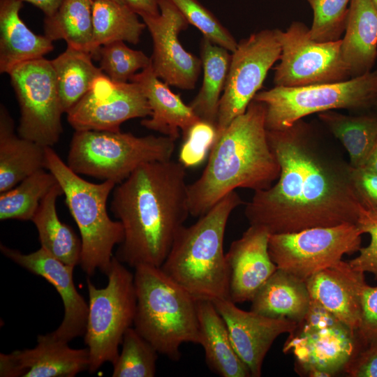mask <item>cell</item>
<instances>
[{
	"label": "cell",
	"instance_id": "6da1fadb",
	"mask_svg": "<svg viewBox=\"0 0 377 377\" xmlns=\"http://www.w3.org/2000/svg\"><path fill=\"white\" fill-rule=\"evenodd\" d=\"M267 134L280 174L276 183L254 191L246 204L249 225L281 234L356 224L362 205L352 186L349 163L303 119Z\"/></svg>",
	"mask_w": 377,
	"mask_h": 377
},
{
	"label": "cell",
	"instance_id": "7a4b0ae2",
	"mask_svg": "<svg viewBox=\"0 0 377 377\" xmlns=\"http://www.w3.org/2000/svg\"><path fill=\"white\" fill-rule=\"evenodd\" d=\"M110 210L124 234L115 258L161 267L190 215L185 167L171 159L142 165L115 186Z\"/></svg>",
	"mask_w": 377,
	"mask_h": 377
},
{
	"label": "cell",
	"instance_id": "3957f363",
	"mask_svg": "<svg viewBox=\"0 0 377 377\" xmlns=\"http://www.w3.org/2000/svg\"><path fill=\"white\" fill-rule=\"evenodd\" d=\"M279 174L267 139L265 105L253 100L216 136L202 175L188 184L190 215L200 217L236 188L267 189Z\"/></svg>",
	"mask_w": 377,
	"mask_h": 377
},
{
	"label": "cell",
	"instance_id": "277c9868",
	"mask_svg": "<svg viewBox=\"0 0 377 377\" xmlns=\"http://www.w3.org/2000/svg\"><path fill=\"white\" fill-rule=\"evenodd\" d=\"M242 203L233 191L195 223L184 226L161 267L197 300L229 299L224 235L230 214Z\"/></svg>",
	"mask_w": 377,
	"mask_h": 377
},
{
	"label": "cell",
	"instance_id": "5b68a950",
	"mask_svg": "<svg viewBox=\"0 0 377 377\" xmlns=\"http://www.w3.org/2000/svg\"><path fill=\"white\" fill-rule=\"evenodd\" d=\"M134 282V328L158 353L177 361L183 343L200 344L197 299L161 267H136Z\"/></svg>",
	"mask_w": 377,
	"mask_h": 377
},
{
	"label": "cell",
	"instance_id": "8992f818",
	"mask_svg": "<svg viewBox=\"0 0 377 377\" xmlns=\"http://www.w3.org/2000/svg\"><path fill=\"white\" fill-rule=\"evenodd\" d=\"M45 168L61 187L66 203L81 236L80 265L88 276L96 270L107 274L114 246L124 239V228L119 221L108 215L107 201L116 184L103 181L94 184L87 181L66 164L52 147H46Z\"/></svg>",
	"mask_w": 377,
	"mask_h": 377
},
{
	"label": "cell",
	"instance_id": "52a82bcc",
	"mask_svg": "<svg viewBox=\"0 0 377 377\" xmlns=\"http://www.w3.org/2000/svg\"><path fill=\"white\" fill-rule=\"evenodd\" d=\"M175 141L165 135L135 136L108 131H75L68 166L75 173L117 184L147 163L170 160Z\"/></svg>",
	"mask_w": 377,
	"mask_h": 377
},
{
	"label": "cell",
	"instance_id": "ba28073f",
	"mask_svg": "<svg viewBox=\"0 0 377 377\" xmlns=\"http://www.w3.org/2000/svg\"><path fill=\"white\" fill-rule=\"evenodd\" d=\"M253 100L264 104L267 130L285 129L314 113L364 110L377 103V69L350 79L302 87L260 91Z\"/></svg>",
	"mask_w": 377,
	"mask_h": 377
},
{
	"label": "cell",
	"instance_id": "9c48e42d",
	"mask_svg": "<svg viewBox=\"0 0 377 377\" xmlns=\"http://www.w3.org/2000/svg\"><path fill=\"white\" fill-rule=\"evenodd\" d=\"M102 288L88 278L89 310L84 343L89 352V371H96L105 362L113 364L126 331L134 323L137 297L132 274L114 256Z\"/></svg>",
	"mask_w": 377,
	"mask_h": 377
},
{
	"label": "cell",
	"instance_id": "30bf717a",
	"mask_svg": "<svg viewBox=\"0 0 377 377\" xmlns=\"http://www.w3.org/2000/svg\"><path fill=\"white\" fill-rule=\"evenodd\" d=\"M292 353L296 369L312 377L345 372L360 352L355 332L318 302L311 300L304 319L283 347Z\"/></svg>",
	"mask_w": 377,
	"mask_h": 377
},
{
	"label": "cell",
	"instance_id": "8fae6325",
	"mask_svg": "<svg viewBox=\"0 0 377 377\" xmlns=\"http://www.w3.org/2000/svg\"><path fill=\"white\" fill-rule=\"evenodd\" d=\"M362 235L350 223L270 234L269 253L277 268L306 281L341 261L345 254L359 251Z\"/></svg>",
	"mask_w": 377,
	"mask_h": 377
},
{
	"label": "cell",
	"instance_id": "7c38bea8",
	"mask_svg": "<svg viewBox=\"0 0 377 377\" xmlns=\"http://www.w3.org/2000/svg\"><path fill=\"white\" fill-rule=\"evenodd\" d=\"M281 45L279 63L274 67V86L284 87L343 81L350 77L341 52V39L318 42L309 27L293 22L282 31L277 29Z\"/></svg>",
	"mask_w": 377,
	"mask_h": 377
},
{
	"label": "cell",
	"instance_id": "4fadbf2b",
	"mask_svg": "<svg viewBox=\"0 0 377 377\" xmlns=\"http://www.w3.org/2000/svg\"><path fill=\"white\" fill-rule=\"evenodd\" d=\"M8 75L20 105L18 135L52 147L63 131L64 112L51 60L43 57L24 62Z\"/></svg>",
	"mask_w": 377,
	"mask_h": 377
},
{
	"label": "cell",
	"instance_id": "5bb4252c",
	"mask_svg": "<svg viewBox=\"0 0 377 377\" xmlns=\"http://www.w3.org/2000/svg\"><path fill=\"white\" fill-rule=\"evenodd\" d=\"M281 51L277 29L260 30L238 42L231 54L226 85L219 101L216 136L234 119L245 112L260 91L269 71L279 59Z\"/></svg>",
	"mask_w": 377,
	"mask_h": 377
},
{
	"label": "cell",
	"instance_id": "9a60e30c",
	"mask_svg": "<svg viewBox=\"0 0 377 377\" xmlns=\"http://www.w3.org/2000/svg\"><path fill=\"white\" fill-rule=\"evenodd\" d=\"M151 114L148 101L138 83L115 82L104 74L67 112V119L75 131H120L124 121Z\"/></svg>",
	"mask_w": 377,
	"mask_h": 377
},
{
	"label": "cell",
	"instance_id": "2e32d148",
	"mask_svg": "<svg viewBox=\"0 0 377 377\" xmlns=\"http://www.w3.org/2000/svg\"><path fill=\"white\" fill-rule=\"evenodd\" d=\"M159 9L156 16L141 17L153 40V71L169 86L193 89L202 69V61L186 51L179 40V34L189 24L170 0H161Z\"/></svg>",
	"mask_w": 377,
	"mask_h": 377
},
{
	"label": "cell",
	"instance_id": "e0dca14e",
	"mask_svg": "<svg viewBox=\"0 0 377 377\" xmlns=\"http://www.w3.org/2000/svg\"><path fill=\"white\" fill-rule=\"evenodd\" d=\"M0 251L15 264L43 277L59 294L64 305V318L52 334L68 343L84 336L89 306L75 288L73 274L75 267L53 257L41 247L25 254L1 244Z\"/></svg>",
	"mask_w": 377,
	"mask_h": 377
},
{
	"label": "cell",
	"instance_id": "ac0fdd59",
	"mask_svg": "<svg viewBox=\"0 0 377 377\" xmlns=\"http://www.w3.org/2000/svg\"><path fill=\"white\" fill-rule=\"evenodd\" d=\"M227 325L234 349L251 376L260 377L264 359L276 339L290 334L297 323L244 311L229 299L212 301Z\"/></svg>",
	"mask_w": 377,
	"mask_h": 377
},
{
	"label": "cell",
	"instance_id": "d6986e66",
	"mask_svg": "<svg viewBox=\"0 0 377 377\" xmlns=\"http://www.w3.org/2000/svg\"><path fill=\"white\" fill-rule=\"evenodd\" d=\"M89 364L87 348H72L50 332L39 334L32 348L0 353V376L74 377Z\"/></svg>",
	"mask_w": 377,
	"mask_h": 377
},
{
	"label": "cell",
	"instance_id": "ffe728a7",
	"mask_svg": "<svg viewBox=\"0 0 377 377\" xmlns=\"http://www.w3.org/2000/svg\"><path fill=\"white\" fill-rule=\"evenodd\" d=\"M269 235L265 228L250 225L231 243L226 260L229 300L232 302H251L278 269L269 253Z\"/></svg>",
	"mask_w": 377,
	"mask_h": 377
},
{
	"label": "cell",
	"instance_id": "44dd1931",
	"mask_svg": "<svg viewBox=\"0 0 377 377\" xmlns=\"http://www.w3.org/2000/svg\"><path fill=\"white\" fill-rule=\"evenodd\" d=\"M311 300L318 302L355 332L361 316L364 273L341 260L306 280Z\"/></svg>",
	"mask_w": 377,
	"mask_h": 377
},
{
	"label": "cell",
	"instance_id": "7402d4cb",
	"mask_svg": "<svg viewBox=\"0 0 377 377\" xmlns=\"http://www.w3.org/2000/svg\"><path fill=\"white\" fill-rule=\"evenodd\" d=\"M130 81L140 86L151 110L150 117L141 121L144 127L176 141L180 131L184 136L200 120L190 105L184 103L178 94L170 89L168 84L156 76L151 64L136 73Z\"/></svg>",
	"mask_w": 377,
	"mask_h": 377
},
{
	"label": "cell",
	"instance_id": "603a6c76",
	"mask_svg": "<svg viewBox=\"0 0 377 377\" xmlns=\"http://www.w3.org/2000/svg\"><path fill=\"white\" fill-rule=\"evenodd\" d=\"M22 0H0V72L9 74L17 66L43 58L54 45L45 36L34 34L20 16Z\"/></svg>",
	"mask_w": 377,
	"mask_h": 377
},
{
	"label": "cell",
	"instance_id": "cb8c5ba5",
	"mask_svg": "<svg viewBox=\"0 0 377 377\" xmlns=\"http://www.w3.org/2000/svg\"><path fill=\"white\" fill-rule=\"evenodd\" d=\"M341 52L350 77L372 71L377 59V10L370 0H351Z\"/></svg>",
	"mask_w": 377,
	"mask_h": 377
},
{
	"label": "cell",
	"instance_id": "d4e9b609",
	"mask_svg": "<svg viewBox=\"0 0 377 377\" xmlns=\"http://www.w3.org/2000/svg\"><path fill=\"white\" fill-rule=\"evenodd\" d=\"M46 147L17 135L8 111L0 107V193L45 168Z\"/></svg>",
	"mask_w": 377,
	"mask_h": 377
},
{
	"label": "cell",
	"instance_id": "484cf974",
	"mask_svg": "<svg viewBox=\"0 0 377 377\" xmlns=\"http://www.w3.org/2000/svg\"><path fill=\"white\" fill-rule=\"evenodd\" d=\"M201 345L206 364L221 377H249L251 374L232 344L226 322L212 301L198 300Z\"/></svg>",
	"mask_w": 377,
	"mask_h": 377
},
{
	"label": "cell",
	"instance_id": "4316f807",
	"mask_svg": "<svg viewBox=\"0 0 377 377\" xmlns=\"http://www.w3.org/2000/svg\"><path fill=\"white\" fill-rule=\"evenodd\" d=\"M311 300L304 281L278 268L251 301V310L299 323L305 317Z\"/></svg>",
	"mask_w": 377,
	"mask_h": 377
},
{
	"label": "cell",
	"instance_id": "83f0119b",
	"mask_svg": "<svg viewBox=\"0 0 377 377\" xmlns=\"http://www.w3.org/2000/svg\"><path fill=\"white\" fill-rule=\"evenodd\" d=\"M63 194L57 182L41 200L31 221L37 229L40 247L75 267L80 263L82 242L73 230L61 222L57 215V199Z\"/></svg>",
	"mask_w": 377,
	"mask_h": 377
},
{
	"label": "cell",
	"instance_id": "f1b7e54d",
	"mask_svg": "<svg viewBox=\"0 0 377 377\" xmlns=\"http://www.w3.org/2000/svg\"><path fill=\"white\" fill-rule=\"evenodd\" d=\"M94 0H64L44 20L45 36L52 41L63 39L68 47L98 58L94 45L92 6Z\"/></svg>",
	"mask_w": 377,
	"mask_h": 377
},
{
	"label": "cell",
	"instance_id": "f546056e",
	"mask_svg": "<svg viewBox=\"0 0 377 377\" xmlns=\"http://www.w3.org/2000/svg\"><path fill=\"white\" fill-rule=\"evenodd\" d=\"M203 78L198 94L189 105L202 121L216 126L219 101L229 71L231 54L228 50L203 37L201 44Z\"/></svg>",
	"mask_w": 377,
	"mask_h": 377
},
{
	"label": "cell",
	"instance_id": "4dcf8cb0",
	"mask_svg": "<svg viewBox=\"0 0 377 377\" xmlns=\"http://www.w3.org/2000/svg\"><path fill=\"white\" fill-rule=\"evenodd\" d=\"M318 117L346 150L350 165L362 168L377 143V114L348 115L329 110Z\"/></svg>",
	"mask_w": 377,
	"mask_h": 377
},
{
	"label": "cell",
	"instance_id": "1f68e13d",
	"mask_svg": "<svg viewBox=\"0 0 377 377\" xmlns=\"http://www.w3.org/2000/svg\"><path fill=\"white\" fill-rule=\"evenodd\" d=\"M87 52L68 47L51 63L64 112H68L90 90L94 80L104 73L92 62Z\"/></svg>",
	"mask_w": 377,
	"mask_h": 377
},
{
	"label": "cell",
	"instance_id": "d6a6232c",
	"mask_svg": "<svg viewBox=\"0 0 377 377\" xmlns=\"http://www.w3.org/2000/svg\"><path fill=\"white\" fill-rule=\"evenodd\" d=\"M138 14L124 3L114 0H94L92 20L96 49L114 42L137 44L146 27Z\"/></svg>",
	"mask_w": 377,
	"mask_h": 377
},
{
	"label": "cell",
	"instance_id": "836d02e7",
	"mask_svg": "<svg viewBox=\"0 0 377 377\" xmlns=\"http://www.w3.org/2000/svg\"><path fill=\"white\" fill-rule=\"evenodd\" d=\"M57 183L49 170L42 169L1 193L0 220L31 221L41 200Z\"/></svg>",
	"mask_w": 377,
	"mask_h": 377
},
{
	"label": "cell",
	"instance_id": "e575fe53",
	"mask_svg": "<svg viewBox=\"0 0 377 377\" xmlns=\"http://www.w3.org/2000/svg\"><path fill=\"white\" fill-rule=\"evenodd\" d=\"M122 348L112 364L113 377H154L158 351L134 328L125 332Z\"/></svg>",
	"mask_w": 377,
	"mask_h": 377
},
{
	"label": "cell",
	"instance_id": "d590c367",
	"mask_svg": "<svg viewBox=\"0 0 377 377\" xmlns=\"http://www.w3.org/2000/svg\"><path fill=\"white\" fill-rule=\"evenodd\" d=\"M98 59L104 74L119 82H130L137 71L151 64V57L140 50L130 48L124 41H114L101 46Z\"/></svg>",
	"mask_w": 377,
	"mask_h": 377
},
{
	"label": "cell",
	"instance_id": "8d00e7d4",
	"mask_svg": "<svg viewBox=\"0 0 377 377\" xmlns=\"http://www.w3.org/2000/svg\"><path fill=\"white\" fill-rule=\"evenodd\" d=\"M313 11L309 32L318 42L341 39L344 33L348 7L351 0H306Z\"/></svg>",
	"mask_w": 377,
	"mask_h": 377
},
{
	"label": "cell",
	"instance_id": "74e56055",
	"mask_svg": "<svg viewBox=\"0 0 377 377\" xmlns=\"http://www.w3.org/2000/svg\"><path fill=\"white\" fill-rule=\"evenodd\" d=\"M189 24L195 27L203 37L231 53L238 43L229 31L207 8L197 0H170Z\"/></svg>",
	"mask_w": 377,
	"mask_h": 377
},
{
	"label": "cell",
	"instance_id": "f35d334b",
	"mask_svg": "<svg viewBox=\"0 0 377 377\" xmlns=\"http://www.w3.org/2000/svg\"><path fill=\"white\" fill-rule=\"evenodd\" d=\"M216 137V126L200 120L183 136L179 162L185 168L195 167L205 160Z\"/></svg>",
	"mask_w": 377,
	"mask_h": 377
},
{
	"label": "cell",
	"instance_id": "ab89813d",
	"mask_svg": "<svg viewBox=\"0 0 377 377\" xmlns=\"http://www.w3.org/2000/svg\"><path fill=\"white\" fill-rule=\"evenodd\" d=\"M356 225L362 234L370 235V242L361 247L357 257L348 260L354 269L372 274L377 279V209L362 205Z\"/></svg>",
	"mask_w": 377,
	"mask_h": 377
},
{
	"label": "cell",
	"instance_id": "60d3db41",
	"mask_svg": "<svg viewBox=\"0 0 377 377\" xmlns=\"http://www.w3.org/2000/svg\"><path fill=\"white\" fill-rule=\"evenodd\" d=\"M355 334L360 345L359 353L377 349V286L366 284L364 288L360 320Z\"/></svg>",
	"mask_w": 377,
	"mask_h": 377
},
{
	"label": "cell",
	"instance_id": "b9f144b4",
	"mask_svg": "<svg viewBox=\"0 0 377 377\" xmlns=\"http://www.w3.org/2000/svg\"><path fill=\"white\" fill-rule=\"evenodd\" d=\"M350 175L360 204L364 208L377 209V173L350 166Z\"/></svg>",
	"mask_w": 377,
	"mask_h": 377
},
{
	"label": "cell",
	"instance_id": "7bdbcfd3",
	"mask_svg": "<svg viewBox=\"0 0 377 377\" xmlns=\"http://www.w3.org/2000/svg\"><path fill=\"white\" fill-rule=\"evenodd\" d=\"M345 373L353 377H377V349L359 353Z\"/></svg>",
	"mask_w": 377,
	"mask_h": 377
},
{
	"label": "cell",
	"instance_id": "ee69618b",
	"mask_svg": "<svg viewBox=\"0 0 377 377\" xmlns=\"http://www.w3.org/2000/svg\"><path fill=\"white\" fill-rule=\"evenodd\" d=\"M161 0H122L129 8L139 16H156L160 13Z\"/></svg>",
	"mask_w": 377,
	"mask_h": 377
},
{
	"label": "cell",
	"instance_id": "f6af8a7d",
	"mask_svg": "<svg viewBox=\"0 0 377 377\" xmlns=\"http://www.w3.org/2000/svg\"><path fill=\"white\" fill-rule=\"evenodd\" d=\"M30 3L40 10H41L45 15L49 16L52 15L59 7L64 0H22Z\"/></svg>",
	"mask_w": 377,
	"mask_h": 377
},
{
	"label": "cell",
	"instance_id": "bcb514c9",
	"mask_svg": "<svg viewBox=\"0 0 377 377\" xmlns=\"http://www.w3.org/2000/svg\"><path fill=\"white\" fill-rule=\"evenodd\" d=\"M360 168L377 173V143L366 160L363 166Z\"/></svg>",
	"mask_w": 377,
	"mask_h": 377
},
{
	"label": "cell",
	"instance_id": "7dc6e473",
	"mask_svg": "<svg viewBox=\"0 0 377 377\" xmlns=\"http://www.w3.org/2000/svg\"><path fill=\"white\" fill-rule=\"evenodd\" d=\"M375 9L377 10V0H370Z\"/></svg>",
	"mask_w": 377,
	"mask_h": 377
},
{
	"label": "cell",
	"instance_id": "c3c4849f",
	"mask_svg": "<svg viewBox=\"0 0 377 377\" xmlns=\"http://www.w3.org/2000/svg\"><path fill=\"white\" fill-rule=\"evenodd\" d=\"M376 109V114H377V103H376L375 106L374 107Z\"/></svg>",
	"mask_w": 377,
	"mask_h": 377
},
{
	"label": "cell",
	"instance_id": "681fc988",
	"mask_svg": "<svg viewBox=\"0 0 377 377\" xmlns=\"http://www.w3.org/2000/svg\"><path fill=\"white\" fill-rule=\"evenodd\" d=\"M114 1H118V2L123 3L122 0H114Z\"/></svg>",
	"mask_w": 377,
	"mask_h": 377
}]
</instances>
